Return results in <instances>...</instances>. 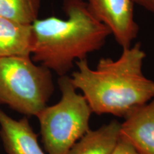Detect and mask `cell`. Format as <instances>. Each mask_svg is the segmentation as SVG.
<instances>
[{"mask_svg":"<svg viewBox=\"0 0 154 154\" xmlns=\"http://www.w3.org/2000/svg\"><path fill=\"white\" fill-rule=\"evenodd\" d=\"M146 54L140 43L122 48L117 59L101 58L95 68L87 59L76 61L77 70L70 76L97 115L125 118L154 98V81L143 72Z\"/></svg>","mask_w":154,"mask_h":154,"instance_id":"cell-1","label":"cell"},{"mask_svg":"<svg viewBox=\"0 0 154 154\" xmlns=\"http://www.w3.org/2000/svg\"><path fill=\"white\" fill-rule=\"evenodd\" d=\"M66 19L51 16L32 23V60L59 76L72 70L76 61L99 51L111 35L89 10L84 0H63Z\"/></svg>","mask_w":154,"mask_h":154,"instance_id":"cell-2","label":"cell"},{"mask_svg":"<svg viewBox=\"0 0 154 154\" xmlns=\"http://www.w3.org/2000/svg\"><path fill=\"white\" fill-rule=\"evenodd\" d=\"M61 96L59 102L47 106L36 116L40 134L48 154H68L73 146L90 130L92 111L82 94L73 85L70 76L59 77Z\"/></svg>","mask_w":154,"mask_h":154,"instance_id":"cell-3","label":"cell"},{"mask_svg":"<svg viewBox=\"0 0 154 154\" xmlns=\"http://www.w3.org/2000/svg\"><path fill=\"white\" fill-rule=\"evenodd\" d=\"M54 91L51 71L31 56L0 57V104L36 116Z\"/></svg>","mask_w":154,"mask_h":154,"instance_id":"cell-4","label":"cell"},{"mask_svg":"<svg viewBox=\"0 0 154 154\" xmlns=\"http://www.w3.org/2000/svg\"><path fill=\"white\" fill-rule=\"evenodd\" d=\"M89 10L110 31L121 48L128 47L138 36L132 0H84Z\"/></svg>","mask_w":154,"mask_h":154,"instance_id":"cell-5","label":"cell"},{"mask_svg":"<svg viewBox=\"0 0 154 154\" xmlns=\"http://www.w3.org/2000/svg\"><path fill=\"white\" fill-rule=\"evenodd\" d=\"M121 124L119 140L139 154H154V99L138 107Z\"/></svg>","mask_w":154,"mask_h":154,"instance_id":"cell-6","label":"cell"},{"mask_svg":"<svg viewBox=\"0 0 154 154\" xmlns=\"http://www.w3.org/2000/svg\"><path fill=\"white\" fill-rule=\"evenodd\" d=\"M0 137L7 154H45L26 117L17 120L0 109Z\"/></svg>","mask_w":154,"mask_h":154,"instance_id":"cell-7","label":"cell"},{"mask_svg":"<svg viewBox=\"0 0 154 154\" xmlns=\"http://www.w3.org/2000/svg\"><path fill=\"white\" fill-rule=\"evenodd\" d=\"M33 42L32 24L0 17V57L31 56Z\"/></svg>","mask_w":154,"mask_h":154,"instance_id":"cell-8","label":"cell"},{"mask_svg":"<svg viewBox=\"0 0 154 154\" xmlns=\"http://www.w3.org/2000/svg\"><path fill=\"white\" fill-rule=\"evenodd\" d=\"M121 124L113 121L89 130L73 146L68 154H111L119 140Z\"/></svg>","mask_w":154,"mask_h":154,"instance_id":"cell-9","label":"cell"},{"mask_svg":"<svg viewBox=\"0 0 154 154\" xmlns=\"http://www.w3.org/2000/svg\"><path fill=\"white\" fill-rule=\"evenodd\" d=\"M41 0H0V17L32 24L38 19Z\"/></svg>","mask_w":154,"mask_h":154,"instance_id":"cell-10","label":"cell"},{"mask_svg":"<svg viewBox=\"0 0 154 154\" xmlns=\"http://www.w3.org/2000/svg\"><path fill=\"white\" fill-rule=\"evenodd\" d=\"M111 154H139L130 144L119 140Z\"/></svg>","mask_w":154,"mask_h":154,"instance_id":"cell-11","label":"cell"},{"mask_svg":"<svg viewBox=\"0 0 154 154\" xmlns=\"http://www.w3.org/2000/svg\"><path fill=\"white\" fill-rule=\"evenodd\" d=\"M134 5L140 6L146 10L154 14V0H132Z\"/></svg>","mask_w":154,"mask_h":154,"instance_id":"cell-12","label":"cell"}]
</instances>
